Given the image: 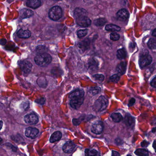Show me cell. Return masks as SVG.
Returning <instances> with one entry per match:
<instances>
[{"label": "cell", "instance_id": "cell-1", "mask_svg": "<svg viewBox=\"0 0 156 156\" xmlns=\"http://www.w3.org/2000/svg\"><path fill=\"white\" fill-rule=\"evenodd\" d=\"M36 64L40 67H46L50 63L52 57L50 55L46 53L38 54L34 59Z\"/></svg>", "mask_w": 156, "mask_h": 156}, {"label": "cell", "instance_id": "cell-2", "mask_svg": "<svg viewBox=\"0 0 156 156\" xmlns=\"http://www.w3.org/2000/svg\"><path fill=\"white\" fill-rule=\"evenodd\" d=\"M108 104V100L105 97L102 96L96 100L93 109L96 112H102L105 110Z\"/></svg>", "mask_w": 156, "mask_h": 156}, {"label": "cell", "instance_id": "cell-3", "mask_svg": "<svg viewBox=\"0 0 156 156\" xmlns=\"http://www.w3.org/2000/svg\"><path fill=\"white\" fill-rule=\"evenodd\" d=\"M62 10L60 7L54 6L51 8L48 13L49 18L53 20H58L62 16Z\"/></svg>", "mask_w": 156, "mask_h": 156}, {"label": "cell", "instance_id": "cell-4", "mask_svg": "<svg viewBox=\"0 0 156 156\" xmlns=\"http://www.w3.org/2000/svg\"><path fill=\"white\" fill-rule=\"evenodd\" d=\"M152 61V58L151 56L148 54H146L142 55L140 56L139 63L140 67L142 68L149 66V65L151 63Z\"/></svg>", "mask_w": 156, "mask_h": 156}, {"label": "cell", "instance_id": "cell-5", "mask_svg": "<svg viewBox=\"0 0 156 156\" xmlns=\"http://www.w3.org/2000/svg\"><path fill=\"white\" fill-rule=\"evenodd\" d=\"M103 124L101 121H97L92 124L91 130L93 133L96 134H99L102 132L103 130Z\"/></svg>", "mask_w": 156, "mask_h": 156}, {"label": "cell", "instance_id": "cell-6", "mask_svg": "<svg viewBox=\"0 0 156 156\" xmlns=\"http://www.w3.org/2000/svg\"><path fill=\"white\" fill-rule=\"evenodd\" d=\"M22 71L24 74L27 75L30 73L32 68V64L29 61L24 60L22 61L20 64Z\"/></svg>", "mask_w": 156, "mask_h": 156}, {"label": "cell", "instance_id": "cell-7", "mask_svg": "<svg viewBox=\"0 0 156 156\" xmlns=\"http://www.w3.org/2000/svg\"><path fill=\"white\" fill-rule=\"evenodd\" d=\"M24 121L26 123L30 124H36L38 122V118L34 113H30L24 117Z\"/></svg>", "mask_w": 156, "mask_h": 156}, {"label": "cell", "instance_id": "cell-8", "mask_svg": "<svg viewBox=\"0 0 156 156\" xmlns=\"http://www.w3.org/2000/svg\"><path fill=\"white\" fill-rule=\"evenodd\" d=\"M76 23L78 25L83 27H87L91 23V19L87 16H84L76 19Z\"/></svg>", "mask_w": 156, "mask_h": 156}, {"label": "cell", "instance_id": "cell-9", "mask_svg": "<svg viewBox=\"0 0 156 156\" xmlns=\"http://www.w3.org/2000/svg\"><path fill=\"white\" fill-rule=\"evenodd\" d=\"M38 129L36 128L29 127L27 128L25 131V135L27 137L34 138L38 134Z\"/></svg>", "mask_w": 156, "mask_h": 156}, {"label": "cell", "instance_id": "cell-10", "mask_svg": "<svg viewBox=\"0 0 156 156\" xmlns=\"http://www.w3.org/2000/svg\"><path fill=\"white\" fill-rule=\"evenodd\" d=\"M75 146H76V145L73 142H67L64 144L63 147V150L65 153H70L73 151Z\"/></svg>", "mask_w": 156, "mask_h": 156}, {"label": "cell", "instance_id": "cell-11", "mask_svg": "<svg viewBox=\"0 0 156 156\" xmlns=\"http://www.w3.org/2000/svg\"><path fill=\"white\" fill-rule=\"evenodd\" d=\"M116 16L118 19L121 21H125L129 17V13L126 9H121L117 12Z\"/></svg>", "mask_w": 156, "mask_h": 156}, {"label": "cell", "instance_id": "cell-12", "mask_svg": "<svg viewBox=\"0 0 156 156\" xmlns=\"http://www.w3.org/2000/svg\"><path fill=\"white\" fill-rule=\"evenodd\" d=\"M84 92L82 89H77L70 93L69 98L70 99H76L83 98L84 96Z\"/></svg>", "mask_w": 156, "mask_h": 156}, {"label": "cell", "instance_id": "cell-13", "mask_svg": "<svg viewBox=\"0 0 156 156\" xmlns=\"http://www.w3.org/2000/svg\"><path fill=\"white\" fill-rule=\"evenodd\" d=\"M84 98H76L72 99L70 101V105L73 108L77 109L80 107L84 101Z\"/></svg>", "mask_w": 156, "mask_h": 156}, {"label": "cell", "instance_id": "cell-14", "mask_svg": "<svg viewBox=\"0 0 156 156\" xmlns=\"http://www.w3.org/2000/svg\"><path fill=\"white\" fill-rule=\"evenodd\" d=\"M87 15V12L85 9L80 8H77L74 11V16L76 19L82 17V16H86Z\"/></svg>", "mask_w": 156, "mask_h": 156}, {"label": "cell", "instance_id": "cell-15", "mask_svg": "<svg viewBox=\"0 0 156 156\" xmlns=\"http://www.w3.org/2000/svg\"><path fill=\"white\" fill-rule=\"evenodd\" d=\"M41 4L40 0H28L27 2V7L32 8H37Z\"/></svg>", "mask_w": 156, "mask_h": 156}, {"label": "cell", "instance_id": "cell-16", "mask_svg": "<svg viewBox=\"0 0 156 156\" xmlns=\"http://www.w3.org/2000/svg\"><path fill=\"white\" fill-rule=\"evenodd\" d=\"M33 15V12L32 10L30 9L24 8V9H22L20 12V16L22 19L29 18L32 16Z\"/></svg>", "mask_w": 156, "mask_h": 156}, {"label": "cell", "instance_id": "cell-17", "mask_svg": "<svg viewBox=\"0 0 156 156\" xmlns=\"http://www.w3.org/2000/svg\"><path fill=\"white\" fill-rule=\"evenodd\" d=\"M127 69V64L126 62H122L117 65L116 67V71L118 73L123 75L125 73Z\"/></svg>", "mask_w": 156, "mask_h": 156}, {"label": "cell", "instance_id": "cell-18", "mask_svg": "<svg viewBox=\"0 0 156 156\" xmlns=\"http://www.w3.org/2000/svg\"><path fill=\"white\" fill-rule=\"evenodd\" d=\"M18 35L21 38H27L30 37L31 33L27 30H20L18 32Z\"/></svg>", "mask_w": 156, "mask_h": 156}, {"label": "cell", "instance_id": "cell-19", "mask_svg": "<svg viewBox=\"0 0 156 156\" xmlns=\"http://www.w3.org/2000/svg\"><path fill=\"white\" fill-rule=\"evenodd\" d=\"M62 137V134L61 132L59 131H56L54 132L50 138V142L51 143H54V142L59 141Z\"/></svg>", "mask_w": 156, "mask_h": 156}, {"label": "cell", "instance_id": "cell-20", "mask_svg": "<svg viewBox=\"0 0 156 156\" xmlns=\"http://www.w3.org/2000/svg\"><path fill=\"white\" fill-rule=\"evenodd\" d=\"M106 30L108 31H111V32H118L121 30V27H119L118 26L114 24H107L106 26Z\"/></svg>", "mask_w": 156, "mask_h": 156}, {"label": "cell", "instance_id": "cell-21", "mask_svg": "<svg viewBox=\"0 0 156 156\" xmlns=\"http://www.w3.org/2000/svg\"><path fill=\"white\" fill-rule=\"evenodd\" d=\"M111 118L116 123L120 122L123 119L122 115L120 113H113L111 115Z\"/></svg>", "mask_w": 156, "mask_h": 156}, {"label": "cell", "instance_id": "cell-22", "mask_svg": "<svg viewBox=\"0 0 156 156\" xmlns=\"http://www.w3.org/2000/svg\"><path fill=\"white\" fill-rule=\"evenodd\" d=\"M126 52L124 49H121L117 51L116 56L120 60L124 59L126 57Z\"/></svg>", "mask_w": 156, "mask_h": 156}, {"label": "cell", "instance_id": "cell-23", "mask_svg": "<svg viewBox=\"0 0 156 156\" xmlns=\"http://www.w3.org/2000/svg\"><path fill=\"white\" fill-rule=\"evenodd\" d=\"M125 122L127 126H131L134 123V119L130 115H127L125 119Z\"/></svg>", "mask_w": 156, "mask_h": 156}, {"label": "cell", "instance_id": "cell-24", "mask_svg": "<svg viewBox=\"0 0 156 156\" xmlns=\"http://www.w3.org/2000/svg\"><path fill=\"white\" fill-rule=\"evenodd\" d=\"M106 22H107V20L106 19L104 18H101V19L95 20L94 22V24L97 26H102L105 25Z\"/></svg>", "mask_w": 156, "mask_h": 156}, {"label": "cell", "instance_id": "cell-25", "mask_svg": "<svg viewBox=\"0 0 156 156\" xmlns=\"http://www.w3.org/2000/svg\"><path fill=\"white\" fill-rule=\"evenodd\" d=\"M135 153L138 156H149V153L144 149H138L135 152Z\"/></svg>", "mask_w": 156, "mask_h": 156}, {"label": "cell", "instance_id": "cell-26", "mask_svg": "<svg viewBox=\"0 0 156 156\" xmlns=\"http://www.w3.org/2000/svg\"><path fill=\"white\" fill-rule=\"evenodd\" d=\"M148 46L150 49H156V40L154 38H151L149 39L148 42Z\"/></svg>", "mask_w": 156, "mask_h": 156}, {"label": "cell", "instance_id": "cell-27", "mask_svg": "<svg viewBox=\"0 0 156 156\" xmlns=\"http://www.w3.org/2000/svg\"><path fill=\"white\" fill-rule=\"evenodd\" d=\"M98 153V152L95 149H86L85 150V154L86 156H96Z\"/></svg>", "mask_w": 156, "mask_h": 156}, {"label": "cell", "instance_id": "cell-28", "mask_svg": "<svg viewBox=\"0 0 156 156\" xmlns=\"http://www.w3.org/2000/svg\"><path fill=\"white\" fill-rule=\"evenodd\" d=\"M37 83L41 87H46L47 85V81L44 78H41L38 79L37 80Z\"/></svg>", "mask_w": 156, "mask_h": 156}, {"label": "cell", "instance_id": "cell-29", "mask_svg": "<svg viewBox=\"0 0 156 156\" xmlns=\"http://www.w3.org/2000/svg\"><path fill=\"white\" fill-rule=\"evenodd\" d=\"M100 91H101V89L99 87H92L89 90L90 93L93 95L98 94Z\"/></svg>", "mask_w": 156, "mask_h": 156}, {"label": "cell", "instance_id": "cell-30", "mask_svg": "<svg viewBox=\"0 0 156 156\" xmlns=\"http://www.w3.org/2000/svg\"><path fill=\"white\" fill-rule=\"evenodd\" d=\"M87 30H80L77 32V36L80 38L84 37L87 34Z\"/></svg>", "mask_w": 156, "mask_h": 156}, {"label": "cell", "instance_id": "cell-31", "mask_svg": "<svg viewBox=\"0 0 156 156\" xmlns=\"http://www.w3.org/2000/svg\"><path fill=\"white\" fill-rule=\"evenodd\" d=\"M120 76L117 74H116L113 75L110 78V80L111 82H115V83H117V82H119V80H120Z\"/></svg>", "mask_w": 156, "mask_h": 156}, {"label": "cell", "instance_id": "cell-32", "mask_svg": "<svg viewBox=\"0 0 156 156\" xmlns=\"http://www.w3.org/2000/svg\"><path fill=\"white\" fill-rule=\"evenodd\" d=\"M93 77L95 80L99 81L100 82H102L104 81V78H105L103 75L99 74L94 75Z\"/></svg>", "mask_w": 156, "mask_h": 156}, {"label": "cell", "instance_id": "cell-33", "mask_svg": "<svg viewBox=\"0 0 156 156\" xmlns=\"http://www.w3.org/2000/svg\"><path fill=\"white\" fill-rule=\"evenodd\" d=\"M110 38L113 41H118L120 38V35L116 33H113L110 34Z\"/></svg>", "mask_w": 156, "mask_h": 156}, {"label": "cell", "instance_id": "cell-34", "mask_svg": "<svg viewBox=\"0 0 156 156\" xmlns=\"http://www.w3.org/2000/svg\"><path fill=\"white\" fill-rule=\"evenodd\" d=\"M46 51V48L43 46H39L37 48V52L38 54L44 53H45Z\"/></svg>", "mask_w": 156, "mask_h": 156}, {"label": "cell", "instance_id": "cell-35", "mask_svg": "<svg viewBox=\"0 0 156 156\" xmlns=\"http://www.w3.org/2000/svg\"><path fill=\"white\" fill-rule=\"evenodd\" d=\"M36 103L40 104H44L45 102V99L44 98H40V99H37L35 101Z\"/></svg>", "mask_w": 156, "mask_h": 156}, {"label": "cell", "instance_id": "cell-36", "mask_svg": "<svg viewBox=\"0 0 156 156\" xmlns=\"http://www.w3.org/2000/svg\"><path fill=\"white\" fill-rule=\"evenodd\" d=\"M151 85L153 87H156V76L152 79L151 82Z\"/></svg>", "mask_w": 156, "mask_h": 156}, {"label": "cell", "instance_id": "cell-37", "mask_svg": "<svg viewBox=\"0 0 156 156\" xmlns=\"http://www.w3.org/2000/svg\"><path fill=\"white\" fill-rule=\"evenodd\" d=\"M135 99L134 98H131L129 101V104H128V106L129 107L132 106L135 103Z\"/></svg>", "mask_w": 156, "mask_h": 156}, {"label": "cell", "instance_id": "cell-38", "mask_svg": "<svg viewBox=\"0 0 156 156\" xmlns=\"http://www.w3.org/2000/svg\"><path fill=\"white\" fill-rule=\"evenodd\" d=\"M112 155V156H120V154H119V153L116 151H113Z\"/></svg>", "mask_w": 156, "mask_h": 156}, {"label": "cell", "instance_id": "cell-39", "mask_svg": "<svg viewBox=\"0 0 156 156\" xmlns=\"http://www.w3.org/2000/svg\"><path fill=\"white\" fill-rule=\"evenodd\" d=\"M153 148L154 149V150H155V152L156 153V141H154L153 142Z\"/></svg>", "mask_w": 156, "mask_h": 156}, {"label": "cell", "instance_id": "cell-40", "mask_svg": "<svg viewBox=\"0 0 156 156\" xmlns=\"http://www.w3.org/2000/svg\"><path fill=\"white\" fill-rule=\"evenodd\" d=\"M0 42H2V43H1V44L2 45H4L6 43V40L4 39H2L0 41Z\"/></svg>", "mask_w": 156, "mask_h": 156}, {"label": "cell", "instance_id": "cell-41", "mask_svg": "<svg viewBox=\"0 0 156 156\" xmlns=\"http://www.w3.org/2000/svg\"><path fill=\"white\" fill-rule=\"evenodd\" d=\"M152 35H153V36L154 37L156 38V28L153 31Z\"/></svg>", "mask_w": 156, "mask_h": 156}, {"label": "cell", "instance_id": "cell-42", "mask_svg": "<svg viewBox=\"0 0 156 156\" xmlns=\"http://www.w3.org/2000/svg\"><path fill=\"white\" fill-rule=\"evenodd\" d=\"M152 132L153 133L156 134V127L153 128V130H152Z\"/></svg>", "mask_w": 156, "mask_h": 156}, {"label": "cell", "instance_id": "cell-43", "mask_svg": "<svg viewBox=\"0 0 156 156\" xmlns=\"http://www.w3.org/2000/svg\"><path fill=\"white\" fill-rule=\"evenodd\" d=\"M2 125H3V123L2 121H0V130H1L2 128Z\"/></svg>", "mask_w": 156, "mask_h": 156}, {"label": "cell", "instance_id": "cell-44", "mask_svg": "<svg viewBox=\"0 0 156 156\" xmlns=\"http://www.w3.org/2000/svg\"><path fill=\"white\" fill-rule=\"evenodd\" d=\"M1 141H2V139H1V138H0V143L1 142Z\"/></svg>", "mask_w": 156, "mask_h": 156}, {"label": "cell", "instance_id": "cell-45", "mask_svg": "<svg viewBox=\"0 0 156 156\" xmlns=\"http://www.w3.org/2000/svg\"><path fill=\"white\" fill-rule=\"evenodd\" d=\"M54 1H58V0H54Z\"/></svg>", "mask_w": 156, "mask_h": 156}]
</instances>
